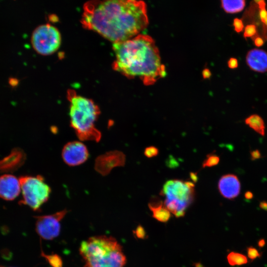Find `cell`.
<instances>
[{"instance_id": "cell-1", "label": "cell", "mask_w": 267, "mask_h": 267, "mask_svg": "<svg viewBox=\"0 0 267 267\" xmlns=\"http://www.w3.org/2000/svg\"><path fill=\"white\" fill-rule=\"evenodd\" d=\"M83 27L113 43L132 39L148 24L147 7L143 1L91 0L84 6Z\"/></svg>"}, {"instance_id": "cell-2", "label": "cell", "mask_w": 267, "mask_h": 267, "mask_svg": "<svg viewBox=\"0 0 267 267\" xmlns=\"http://www.w3.org/2000/svg\"><path fill=\"white\" fill-rule=\"evenodd\" d=\"M114 70L129 78L139 77L151 85L165 75L158 48L153 39L138 35L129 40L113 43Z\"/></svg>"}, {"instance_id": "cell-3", "label": "cell", "mask_w": 267, "mask_h": 267, "mask_svg": "<svg viewBox=\"0 0 267 267\" xmlns=\"http://www.w3.org/2000/svg\"><path fill=\"white\" fill-rule=\"evenodd\" d=\"M85 267H124L127 259L121 244L112 236L97 235L81 242Z\"/></svg>"}, {"instance_id": "cell-4", "label": "cell", "mask_w": 267, "mask_h": 267, "mask_svg": "<svg viewBox=\"0 0 267 267\" xmlns=\"http://www.w3.org/2000/svg\"><path fill=\"white\" fill-rule=\"evenodd\" d=\"M70 102V126L81 140L99 141L101 132L95 123L100 114L98 106L91 99L77 95L74 90L68 91Z\"/></svg>"}, {"instance_id": "cell-5", "label": "cell", "mask_w": 267, "mask_h": 267, "mask_svg": "<svg viewBox=\"0 0 267 267\" xmlns=\"http://www.w3.org/2000/svg\"><path fill=\"white\" fill-rule=\"evenodd\" d=\"M194 184L190 181L171 179L165 182L160 191L165 197L164 205L176 217H183L195 197Z\"/></svg>"}, {"instance_id": "cell-6", "label": "cell", "mask_w": 267, "mask_h": 267, "mask_svg": "<svg viewBox=\"0 0 267 267\" xmlns=\"http://www.w3.org/2000/svg\"><path fill=\"white\" fill-rule=\"evenodd\" d=\"M19 179L23 196L21 204L28 206L34 211L39 210L49 198L50 186L40 175L23 176Z\"/></svg>"}, {"instance_id": "cell-7", "label": "cell", "mask_w": 267, "mask_h": 267, "mask_svg": "<svg viewBox=\"0 0 267 267\" xmlns=\"http://www.w3.org/2000/svg\"><path fill=\"white\" fill-rule=\"evenodd\" d=\"M31 43L37 53L42 55H48L59 48L61 43V36L58 29L53 25L42 24L33 31Z\"/></svg>"}, {"instance_id": "cell-8", "label": "cell", "mask_w": 267, "mask_h": 267, "mask_svg": "<svg viewBox=\"0 0 267 267\" xmlns=\"http://www.w3.org/2000/svg\"><path fill=\"white\" fill-rule=\"evenodd\" d=\"M64 209L55 213L36 217V230L43 239L51 240L57 237L61 230V221L67 213Z\"/></svg>"}, {"instance_id": "cell-9", "label": "cell", "mask_w": 267, "mask_h": 267, "mask_svg": "<svg viewBox=\"0 0 267 267\" xmlns=\"http://www.w3.org/2000/svg\"><path fill=\"white\" fill-rule=\"evenodd\" d=\"M61 154L64 162L70 166H78L84 163L89 156L86 146L79 141L67 143L62 149Z\"/></svg>"}, {"instance_id": "cell-10", "label": "cell", "mask_w": 267, "mask_h": 267, "mask_svg": "<svg viewBox=\"0 0 267 267\" xmlns=\"http://www.w3.org/2000/svg\"><path fill=\"white\" fill-rule=\"evenodd\" d=\"M125 155L121 151L113 150L99 156L95 160L94 168L102 176H106L115 167L124 166Z\"/></svg>"}, {"instance_id": "cell-11", "label": "cell", "mask_w": 267, "mask_h": 267, "mask_svg": "<svg viewBox=\"0 0 267 267\" xmlns=\"http://www.w3.org/2000/svg\"><path fill=\"white\" fill-rule=\"evenodd\" d=\"M21 185L15 176L5 174L0 177V197L5 200H13L19 194Z\"/></svg>"}, {"instance_id": "cell-12", "label": "cell", "mask_w": 267, "mask_h": 267, "mask_svg": "<svg viewBox=\"0 0 267 267\" xmlns=\"http://www.w3.org/2000/svg\"><path fill=\"white\" fill-rule=\"evenodd\" d=\"M240 182L237 177L233 174L222 176L218 182V189L221 194L228 199H233L239 194Z\"/></svg>"}, {"instance_id": "cell-13", "label": "cell", "mask_w": 267, "mask_h": 267, "mask_svg": "<svg viewBox=\"0 0 267 267\" xmlns=\"http://www.w3.org/2000/svg\"><path fill=\"white\" fill-rule=\"evenodd\" d=\"M246 63L253 71L264 73L267 71V52L254 48L248 51L246 57Z\"/></svg>"}, {"instance_id": "cell-14", "label": "cell", "mask_w": 267, "mask_h": 267, "mask_svg": "<svg viewBox=\"0 0 267 267\" xmlns=\"http://www.w3.org/2000/svg\"><path fill=\"white\" fill-rule=\"evenodd\" d=\"M148 206L152 212L153 217L157 221L165 222L170 219L171 212L160 200L153 198L149 203Z\"/></svg>"}, {"instance_id": "cell-15", "label": "cell", "mask_w": 267, "mask_h": 267, "mask_svg": "<svg viewBox=\"0 0 267 267\" xmlns=\"http://www.w3.org/2000/svg\"><path fill=\"white\" fill-rule=\"evenodd\" d=\"M245 124L260 134H265V125L263 119L257 114H253L247 117L245 120Z\"/></svg>"}, {"instance_id": "cell-16", "label": "cell", "mask_w": 267, "mask_h": 267, "mask_svg": "<svg viewBox=\"0 0 267 267\" xmlns=\"http://www.w3.org/2000/svg\"><path fill=\"white\" fill-rule=\"evenodd\" d=\"M244 0H222L221 4L223 10L227 13H235L241 11L245 6Z\"/></svg>"}, {"instance_id": "cell-17", "label": "cell", "mask_w": 267, "mask_h": 267, "mask_svg": "<svg viewBox=\"0 0 267 267\" xmlns=\"http://www.w3.org/2000/svg\"><path fill=\"white\" fill-rule=\"evenodd\" d=\"M228 264L232 266H241L246 264L248 259L246 256L239 253L231 252L227 256Z\"/></svg>"}, {"instance_id": "cell-18", "label": "cell", "mask_w": 267, "mask_h": 267, "mask_svg": "<svg viewBox=\"0 0 267 267\" xmlns=\"http://www.w3.org/2000/svg\"><path fill=\"white\" fill-rule=\"evenodd\" d=\"M42 256L44 257L52 267H62L63 262L61 258L56 254H45L43 252Z\"/></svg>"}, {"instance_id": "cell-19", "label": "cell", "mask_w": 267, "mask_h": 267, "mask_svg": "<svg viewBox=\"0 0 267 267\" xmlns=\"http://www.w3.org/2000/svg\"><path fill=\"white\" fill-rule=\"evenodd\" d=\"M220 162V157L216 154H209L202 163V168L212 167L217 165Z\"/></svg>"}, {"instance_id": "cell-20", "label": "cell", "mask_w": 267, "mask_h": 267, "mask_svg": "<svg viewBox=\"0 0 267 267\" xmlns=\"http://www.w3.org/2000/svg\"><path fill=\"white\" fill-rule=\"evenodd\" d=\"M258 35L257 27L255 24H248L246 26L244 29L243 37L247 38H253Z\"/></svg>"}, {"instance_id": "cell-21", "label": "cell", "mask_w": 267, "mask_h": 267, "mask_svg": "<svg viewBox=\"0 0 267 267\" xmlns=\"http://www.w3.org/2000/svg\"><path fill=\"white\" fill-rule=\"evenodd\" d=\"M159 154L158 149L153 146L147 147L144 151V155L147 158H152L156 156Z\"/></svg>"}, {"instance_id": "cell-22", "label": "cell", "mask_w": 267, "mask_h": 267, "mask_svg": "<svg viewBox=\"0 0 267 267\" xmlns=\"http://www.w3.org/2000/svg\"><path fill=\"white\" fill-rule=\"evenodd\" d=\"M247 255L249 259L254 260L261 257V253L259 251L253 247H249L247 248Z\"/></svg>"}, {"instance_id": "cell-23", "label": "cell", "mask_w": 267, "mask_h": 267, "mask_svg": "<svg viewBox=\"0 0 267 267\" xmlns=\"http://www.w3.org/2000/svg\"><path fill=\"white\" fill-rule=\"evenodd\" d=\"M233 26L235 31L238 33L241 32L244 27L242 20L238 18L234 19Z\"/></svg>"}, {"instance_id": "cell-24", "label": "cell", "mask_w": 267, "mask_h": 267, "mask_svg": "<svg viewBox=\"0 0 267 267\" xmlns=\"http://www.w3.org/2000/svg\"><path fill=\"white\" fill-rule=\"evenodd\" d=\"M134 233L138 238H144L145 237V231L143 228L141 226H137L136 229L134 231Z\"/></svg>"}, {"instance_id": "cell-25", "label": "cell", "mask_w": 267, "mask_h": 267, "mask_svg": "<svg viewBox=\"0 0 267 267\" xmlns=\"http://www.w3.org/2000/svg\"><path fill=\"white\" fill-rule=\"evenodd\" d=\"M252 39H253L254 44L257 47H260L264 44L265 40L258 35L252 38Z\"/></svg>"}, {"instance_id": "cell-26", "label": "cell", "mask_w": 267, "mask_h": 267, "mask_svg": "<svg viewBox=\"0 0 267 267\" xmlns=\"http://www.w3.org/2000/svg\"><path fill=\"white\" fill-rule=\"evenodd\" d=\"M19 83V80L15 77H10L8 80V84L9 86L12 88H14L18 86Z\"/></svg>"}, {"instance_id": "cell-27", "label": "cell", "mask_w": 267, "mask_h": 267, "mask_svg": "<svg viewBox=\"0 0 267 267\" xmlns=\"http://www.w3.org/2000/svg\"><path fill=\"white\" fill-rule=\"evenodd\" d=\"M229 68L235 69L238 67V62L236 58H230L227 62Z\"/></svg>"}, {"instance_id": "cell-28", "label": "cell", "mask_w": 267, "mask_h": 267, "mask_svg": "<svg viewBox=\"0 0 267 267\" xmlns=\"http://www.w3.org/2000/svg\"><path fill=\"white\" fill-rule=\"evenodd\" d=\"M261 157V154L259 150H255L251 152V158L252 160L258 159Z\"/></svg>"}, {"instance_id": "cell-29", "label": "cell", "mask_w": 267, "mask_h": 267, "mask_svg": "<svg viewBox=\"0 0 267 267\" xmlns=\"http://www.w3.org/2000/svg\"><path fill=\"white\" fill-rule=\"evenodd\" d=\"M245 197L247 199H251L253 197V194L250 191H247L245 193Z\"/></svg>"}, {"instance_id": "cell-30", "label": "cell", "mask_w": 267, "mask_h": 267, "mask_svg": "<svg viewBox=\"0 0 267 267\" xmlns=\"http://www.w3.org/2000/svg\"><path fill=\"white\" fill-rule=\"evenodd\" d=\"M260 207L263 210H267V202L263 201L260 203Z\"/></svg>"}, {"instance_id": "cell-31", "label": "cell", "mask_w": 267, "mask_h": 267, "mask_svg": "<svg viewBox=\"0 0 267 267\" xmlns=\"http://www.w3.org/2000/svg\"><path fill=\"white\" fill-rule=\"evenodd\" d=\"M265 244V241L264 239H261L258 242V245L259 247H263Z\"/></svg>"}, {"instance_id": "cell-32", "label": "cell", "mask_w": 267, "mask_h": 267, "mask_svg": "<svg viewBox=\"0 0 267 267\" xmlns=\"http://www.w3.org/2000/svg\"><path fill=\"white\" fill-rule=\"evenodd\" d=\"M190 176H191V178L194 181H196L197 179V178L196 177V175L195 174L192 173L191 174H190Z\"/></svg>"}, {"instance_id": "cell-33", "label": "cell", "mask_w": 267, "mask_h": 267, "mask_svg": "<svg viewBox=\"0 0 267 267\" xmlns=\"http://www.w3.org/2000/svg\"><path fill=\"white\" fill-rule=\"evenodd\" d=\"M263 28H264V29H265V28H267V18L264 24L263 25Z\"/></svg>"}, {"instance_id": "cell-34", "label": "cell", "mask_w": 267, "mask_h": 267, "mask_svg": "<svg viewBox=\"0 0 267 267\" xmlns=\"http://www.w3.org/2000/svg\"><path fill=\"white\" fill-rule=\"evenodd\" d=\"M0 267H5L0 266Z\"/></svg>"}]
</instances>
